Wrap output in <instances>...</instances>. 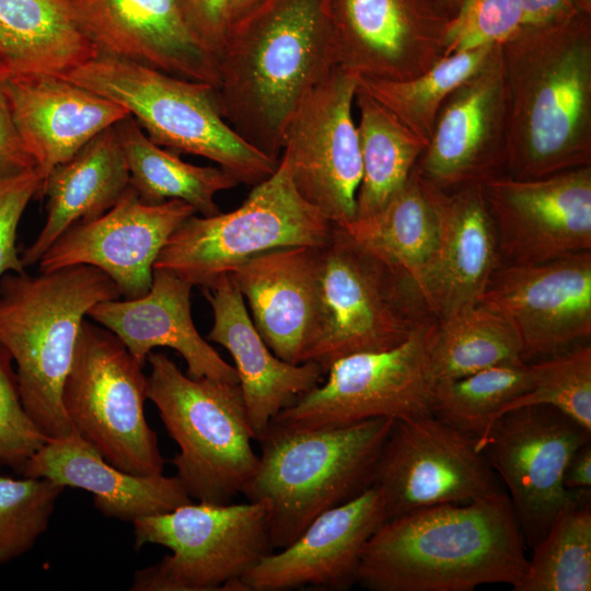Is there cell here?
I'll use <instances>...</instances> for the list:
<instances>
[{
  "label": "cell",
  "instance_id": "1",
  "mask_svg": "<svg viewBox=\"0 0 591 591\" xmlns=\"http://www.w3.org/2000/svg\"><path fill=\"white\" fill-rule=\"evenodd\" d=\"M217 63L224 119L279 159L291 115L339 65L328 0H263L232 24Z\"/></svg>",
  "mask_w": 591,
  "mask_h": 591
},
{
  "label": "cell",
  "instance_id": "2",
  "mask_svg": "<svg viewBox=\"0 0 591 591\" xmlns=\"http://www.w3.org/2000/svg\"><path fill=\"white\" fill-rule=\"evenodd\" d=\"M525 547L507 493L431 506L380 525L363 551L357 583L371 591L513 588L528 565Z\"/></svg>",
  "mask_w": 591,
  "mask_h": 591
},
{
  "label": "cell",
  "instance_id": "3",
  "mask_svg": "<svg viewBox=\"0 0 591 591\" xmlns=\"http://www.w3.org/2000/svg\"><path fill=\"white\" fill-rule=\"evenodd\" d=\"M120 297L115 282L90 265L0 278V344L16 364L24 409L48 440L74 433L61 395L84 316Z\"/></svg>",
  "mask_w": 591,
  "mask_h": 591
},
{
  "label": "cell",
  "instance_id": "4",
  "mask_svg": "<svg viewBox=\"0 0 591 591\" xmlns=\"http://www.w3.org/2000/svg\"><path fill=\"white\" fill-rule=\"evenodd\" d=\"M394 421L373 418L315 429L270 421L256 439L258 464L242 494L267 503L274 551L291 544L323 512L373 486Z\"/></svg>",
  "mask_w": 591,
  "mask_h": 591
},
{
  "label": "cell",
  "instance_id": "5",
  "mask_svg": "<svg viewBox=\"0 0 591 591\" xmlns=\"http://www.w3.org/2000/svg\"><path fill=\"white\" fill-rule=\"evenodd\" d=\"M61 77L120 104L158 146L211 160L239 184L255 186L278 166L228 124L213 84L104 54Z\"/></svg>",
  "mask_w": 591,
  "mask_h": 591
},
{
  "label": "cell",
  "instance_id": "6",
  "mask_svg": "<svg viewBox=\"0 0 591 591\" xmlns=\"http://www.w3.org/2000/svg\"><path fill=\"white\" fill-rule=\"evenodd\" d=\"M147 362V397L179 448L175 476L192 499L230 503L258 464L239 383L190 378L163 352H150Z\"/></svg>",
  "mask_w": 591,
  "mask_h": 591
},
{
  "label": "cell",
  "instance_id": "7",
  "mask_svg": "<svg viewBox=\"0 0 591 591\" xmlns=\"http://www.w3.org/2000/svg\"><path fill=\"white\" fill-rule=\"evenodd\" d=\"M320 317L304 362L324 371L348 355L402 344L434 317L415 282L334 225L318 246Z\"/></svg>",
  "mask_w": 591,
  "mask_h": 591
},
{
  "label": "cell",
  "instance_id": "8",
  "mask_svg": "<svg viewBox=\"0 0 591 591\" xmlns=\"http://www.w3.org/2000/svg\"><path fill=\"white\" fill-rule=\"evenodd\" d=\"M334 224L296 188L289 161L253 186L233 211L187 218L170 236L153 269H167L205 288L253 256L275 248L322 246Z\"/></svg>",
  "mask_w": 591,
  "mask_h": 591
},
{
  "label": "cell",
  "instance_id": "9",
  "mask_svg": "<svg viewBox=\"0 0 591 591\" xmlns=\"http://www.w3.org/2000/svg\"><path fill=\"white\" fill-rule=\"evenodd\" d=\"M135 547L172 551L135 572L134 591H246L242 578L274 552L265 501L185 503L134 522Z\"/></svg>",
  "mask_w": 591,
  "mask_h": 591
},
{
  "label": "cell",
  "instance_id": "10",
  "mask_svg": "<svg viewBox=\"0 0 591 591\" xmlns=\"http://www.w3.org/2000/svg\"><path fill=\"white\" fill-rule=\"evenodd\" d=\"M108 329L84 320L62 406L74 430L116 467L136 475L163 474L157 433L144 415L148 379Z\"/></svg>",
  "mask_w": 591,
  "mask_h": 591
},
{
  "label": "cell",
  "instance_id": "11",
  "mask_svg": "<svg viewBox=\"0 0 591 591\" xmlns=\"http://www.w3.org/2000/svg\"><path fill=\"white\" fill-rule=\"evenodd\" d=\"M436 320L420 324L396 347L336 360L324 381L271 421L288 428L315 429L373 418L403 420L431 415L434 381L429 344Z\"/></svg>",
  "mask_w": 591,
  "mask_h": 591
},
{
  "label": "cell",
  "instance_id": "12",
  "mask_svg": "<svg viewBox=\"0 0 591 591\" xmlns=\"http://www.w3.org/2000/svg\"><path fill=\"white\" fill-rule=\"evenodd\" d=\"M591 441V431L547 405L501 414L475 442L503 482L526 547L533 548L566 508L590 500V490L563 485L571 455Z\"/></svg>",
  "mask_w": 591,
  "mask_h": 591
},
{
  "label": "cell",
  "instance_id": "13",
  "mask_svg": "<svg viewBox=\"0 0 591 591\" xmlns=\"http://www.w3.org/2000/svg\"><path fill=\"white\" fill-rule=\"evenodd\" d=\"M359 76L338 65L291 115L282 151L301 196L337 227L356 220L362 176L358 129L351 107Z\"/></svg>",
  "mask_w": 591,
  "mask_h": 591
},
{
  "label": "cell",
  "instance_id": "14",
  "mask_svg": "<svg viewBox=\"0 0 591 591\" xmlns=\"http://www.w3.org/2000/svg\"><path fill=\"white\" fill-rule=\"evenodd\" d=\"M373 485L382 493L386 520L506 493L474 440L432 414L394 421Z\"/></svg>",
  "mask_w": 591,
  "mask_h": 591
},
{
  "label": "cell",
  "instance_id": "15",
  "mask_svg": "<svg viewBox=\"0 0 591 591\" xmlns=\"http://www.w3.org/2000/svg\"><path fill=\"white\" fill-rule=\"evenodd\" d=\"M506 317L531 363L591 337V251L538 264H500L478 300Z\"/></svg>",
  "mask_w": 591,
  "mask_h": 591
},
{
  "label": "cell",
  "instance_id": "16",
  "mask_svg": "<svg viewBox=\"0 0 591 591\" xmlns=\"http://www.w3.org/2000/svg\"><path fill=\"white\" fill-rule=\"evenodd\" d=\"M501 264H538L591 251L589 167L483 182Z\"/></svg>",
  "mask_w": 591,
  "mask_h": 591
},
{
  "label": "cell",
  "instance_id": "17",
  "mask_svg": "<svg viewBox=\"0 0 591 591\" xmlns=\"http://www.w3.org/2000/svg\"><path fill=\"white\" fill-rule=\"evenodd\" d=\"M195 213L178 199L146 204L129 185L104 215L68 228L40 257L39 270L94 266L115 282L125 299L142 297L170 236Z\"/></svg>",
  "mask_w": 591,
  "mask_h": 591
},
{
  "label": "cell",
  "instance_id": "18",
  "mask_svg": "<svg viewBox=\"0 0 591 591\" xmlns=\"http://www.w3.org/2000/svg\"><path fill=\"white\" fill-rule=\"evenodd\" d=\"M97 54L218 86L216 58L193 36L179 0H60Z\"/></svg>",
  "mask_w": 591,
  "mask_h": 591
},
{
  "label": "cell",
  "instance_id": "19",
  "mask_svg": "<svg viewBox=\"0 0 591 591\" xmlns=\"http://www.w3.org/2000/svg\"><path fill=\"white\" fill-rule=\"evenodd\" d=\"M385 521L384 499L373 485L316 517L291 544L263 557L242 582L246 591L347 590L357 583L367 543Z\"/></svg>",
  "mask_w": 591,
  "mask_h": 591
},
{
  "label": "cell",
  "instance_id": "20",
  "mask_svg": "<svg viewBox=\"0 0 591 591\" xmlns=\"http://www.w3.org/2000/svg\"><path fill=\"white\" fill-rule=\"evenodd\" d=\"M530 89L515 178L530 179L587 160L581 138L588 119L591 62L586 45L572 43L548 58Z\"/></svg>",
  "mask_w": 591,
  "mask_h": 591
},
{
  "label": "cell",
  "instance_id": "21",
  "mask_svg": "<svg viewBox=\"0 0 591 591\" xmlns=\"http://www.w3.org/2000/svg\"><path fill=\"white\" fill-rule=\"evenodd\" d=\"M424 182L438 216L439 232L418 291L429 312L440 318L477 303L501 260L482 183L447 196Z\"/></svg>",
  "mask_w": 591,
  "mask_h": 591
},
{
  "label": "cell",
  "instance_id": "22",
  "mask_svg": "<svg viewBox=\"0 0 591 591\" xmlns=\"http://www.w3.org/2000/svg\"><path fill=\"white\" fill-rule=\"evenodd\" d=\"M228 275L271 351L289 363H303L320 317L318 246L270 250Z\"/></svg>",
  "mask_w": 591,
  "mask_h": 591
},
{
  "label": "cell",
  "instance_id": "23",
  "mask_svg": "<svg viewBox=\"0 0 591 591\" xmlns=\"http://www.w3.org/2000/svg\"><path fill=\"white\" fill-rule=\"evenodd\" d=\"M5 85L16 130L44 178L129 115L120 104L53 73H5Z\"/></svg>",
  "mask_w": 591,
  "mask_h": 591
},
{
  "label": "cell",
  "instance_id": "24",
  "mask_svg": "<svg viewBox=\"0 0 591 591\" xmlns=\"http://www.w3.org/2000/svg\"><path fill=\"white\" fill-rule=\"evenodd\" d=\"M201 291L213 312V325L207 339L224 347L234 360L248 422L256 440L282 409L317 386L325 373L313 361L293 364L271 351L228 274Z\"/></svg>",
  "mask_w": 591,
  "mask_h": 591
},
{
  "label": "cell",
  "instance_id": "25",
  "mask_svg": "<svg viewBox=\"0 0 591 591\" xmlns=\"http://www.w3.org/2000/svg\"><path fill=\"white\" fill-rule=\"evenodd\" d=\"M193 287L171 270L154 268L144 296L99 302L88 315L112 332L143 368L153 348L169 347L183 357L188 376L239 383L234 367L200 336L194 324Z\"/></svg>",
  "mask_w": 591,
  "mask_h": 591
},
{
  "label": "cell",
  "instance_id": "26",
  "mask_svg": "<svg viewBox=\"0 0 591 591\" xmlns=\"http://www.w3.org/2000/svg\"><path fill=\"white\" fill-rule=\"evenodd\" d=\"M20 473L84 489L93 495L99 511L121 521L134 522L193 501L176 476L127 473L77 432L47 440Z\"/></svg>",
  "mask_w": 591,
  "mask_h": 591
},
{
  "label": "cell",
  "instance_id": "27",
  "mask_svg": "<svg viewBox=\"0 0 591 591\" xmlns=\"http://www.w3.org/2000/svg\"><path fill=\"white\" fill-rule=\"evenodd\" d=\"M129 170L115 125L101 131L70 160L44 178L38 197H46V222L22 254L25 267L39 262L72 224L108 211L129 186Z\"/></svg>",
  "mask_w": 591,
  "mask_h": 591
},
{
  "label": "cell",
  "instance_id": "28",
  "mask_svg": "<svg viewBox=\"0 0 591 591\" xmlns=\"http://www.w3.org/2000/svg\"><path fill=\"white\" fill-rule=\"evenodd\" d=\"M96 55L60 0H0V65L5 73L63 76Z\"/></svg>",
  "mask_w": 591,
  "mask_h": 591
},
{
  "label": "cell",
  "instance_id": "29",
  "mask_svg": "<svg viewBox=\"0 0 591 591\" xmlns=\"http://www.w3.org/2000/svg\"><path fill=\"white\" fill-rule=\"evenodd\" d=\"M339 65L358 76L401 79L416 0H328Z\"/></svg>",
  "mask_w": 591,
  "mask_h": 591
},
{
  "label": "cell",
  "instance_id": "30",
  "mask_svg": "<svg viewBox=\"0 0 591 591\" xmlns=\"http://www.w3.org/2000/svg\"><path fill=\"white\" fill-rule=\"evenodd\" d=\"M129 170V185L146 204L178 199L202 217L218 215L217 193L239 183L220 166L184 162L154 143L129 114L115 125Z\"/></svg>",
  "mask_w": 591,
  "mask_h": 591
},
{
  "label": "cell",
  "instance_id": "31",
  "mask_svg": "<svg viewBox=\"0 0 591 591\" xmlns=\"http://www.w3.org/2000/svg\"><path fill=\"white\" fill-rule=\"evenodd\" d=\"M461 86L443 111L419 175L440 187L482 178L489 165L485 147L494 118L498 84L490 77Z\"/></svg>",
  "mask_w": 591,
  "mask_h": 591
},
{
  "label": "cell",
  "instance_id": "32",
  "mask_svg": "<svg viewBox=\"0 0 591 591\" xmlns=\"http://www.w3.org/2000/svg\"><path fill=\"white\" fill-rule=\"evenodd\" d=\"M344 230L367 251L404 271L418 288L437 247L439 223L427 186L414 169L381 211Z\"/></svg>",
  "mask_w": 591,
  "mask_h": 591
},
{
  "label": "cell",
  "instance_id": "33",
  "mask_svg": "<svg viewBox=\"0 0 591 591\" xmlns=\"http://www.w3.org/2000/svg\"><path fill=\"white\" fill-rule=\"evenodd\" d=\"M429 359L434 383L497 366L526 363L512 324L479 302L436 320Z\"/></svg>",
  "mask_w": 591,
  "mask_h": 591
},
{
  "label": "cell",
  "instance_id": "34",
  "mask_svg": "<svg viewBox=\"0 0 591 591\" xmlns=\"http://www.w3.org/2000/svg\"><path fill=\"white\" fill-rule=\"evenodd\" d=\"M357 126L362 176L356 198V220L381 211L405 186L421 150V138L389 108L358 85Z\"/></svg>",
  "mask_w": 591,
  "mask_h": 591
},
{
  "label": "cell",
  "instance_id": "35",
  "mask_svg": "<svg viewBox=\"0 0 591 591\" xmlns=\"http://www.w3.org/2000/svg\"><path fill=\"white\" fill-rule=\"evenodd\" d=\"M529 363L505 364L433 385L431 414L474 442L505 406L530 390Z\"/></svg>",
  "mask_w": 591,
  "mask_h": 591
},
{
  "label": "cell",
  "instance_id": "36",
  "mask_svg": "<svg viewBox=\"0 0 591 591\" xmlns=\"http://www.w3.org/2000/svg\"><path fill=\"white\" fill-rule=\"evenodd\" d=\"M514 591L591 590V505L578 502L563 510L532 548Z\"/></svg>",
  "mask_w": 591,
  "mask_h": 591
},
{
  "label": "cell",
  "instance_id": "37",
  "mask_svg": "<svg viewBox=\"0 0 591 591\" xmlns=\"http://www.w3.org/2000/svg\"><path fill=\"white\" fill-rule=\"evenodd\" d=\"M490 50L491 47H482L448 55L425 74L413 79L359 76V88L418 136V131L431 126L441 101L482 71Z\"/></svg>",
  "mask_w": 591,
  "mask_h": 591
},
{
  "label": "cell",
  "instance_id": "38",
  "mask_svg": "<svg viewBox=\"0 0 591 591\" xmlns=\"http://www.w3.org/2000/svg\"><path fill=\"white\" fill-rule=\"evenodd\" d=\"M529 364L530 390L505 406L500 415L522 406L547 405L591 431V346L583 344Z\"/></svg>",
  "mask_w": 591,
  "mask_h": 591
},
{
  "label": "cell",
  "instance_id": "39",
  "mask_svg": "<svg viewBox=\"0 0 591 591\" xmlns=\"http://www.w3.org/2000/svg\"><path fill=\"white\" fill-rule=\"evenodd\" d=\"M65 487L39 477L0 476V564L27 553L46 531Z\"/></svg>",
  "mask_w": 591,
  "mask_h": 591
},
{
  "label": "cell",
  "instance_id": "40",
  "mask_svg": "<svg viewBox=\"0 0 591 591\" xmlns=\"http://www.w3.org/2000/svg\"><path fill=\"white\" fill-rule=\"evenodd\" d=\"M521 28L520 0H462L445 32L447 56L493 47Z\"/></svg>",
  "mask_w": 591,
  "mask_h": 591
},
{
  "label": "cell",
  "instance_id": "41",
  "mask_svg": "<svg viewBox=\"0 0 591 591\" xmlns=\"http://www.w3.org/2000/svg\"><path fill=\"white\" fill-rule=\"evenodd\" d=\"M12 357L0 344V464L21 472L48 440L25 412Z\"/></svg>",
  "mask_w": 591,
  "mask_h": 591
},
{
  "label": "cell",
  "instance_id": "42",
  "mask_svg": "<svg viewBox=\"0 0 591 591\" xmlns=\"http://www.w3.org/2000/svg\"><path fill=\"white\" fill-rule=\"evenodd\" d=\"M44 176L38 167L30 169L0 182V278L25 274L15 247L19 222L33 197H38Z\"/></svg>",
  "mask_w": 591,
  "mask_h": 591
},
{
  "label": "cell",
  "instance_id": "43",
  "mask_svg": "<svg viewBox=\"0 0 591 591\" xmlns=\"http://www.w3.org/2000/svg\"><path fill=\"white\" fill-rule=\"evenodd\" d=\"M179 5L193 36L217 60L232 26L231 0H179Z\"/></svg>",
  "mask_w": 591,
  "mask_h": 591
},
{
  "label": "cell",
  "instance_id": "44",
  "mask_svg": "<svg viewBox=\"0 0 591 591\" xmlns=\"http://www.w3.org/2000/svg\"><path fill=\"white\" fill-rule=\"evenodd\" d=\"M33 167L37 166L16 130L0 65V182Z\"/></svg>",
  "mask_w": 591,
  "mask_h": 591
},
{
  "label": "cell",
  "instance_id": "45",
  "mask_svg": "<svg viewBox=\"0 0 591 591\" xmlns=\"http://www.w3.org/2000/svg\"><path fill=\"white\" fill-rule=\"evenodd\" d=\"M523 27H543L569 18L573 0H520Z\"/></svg>",
  "mask_w": 591,
  "mask_h": 591
},
{
  "label": "cell",
  "instance_id": "46",
  "mask_svg": "<svg viewBox=\"0 0 591 591\" xmlns=\"http://www.w3.org/2000/svg\"><path fill=\"white\" fill-rule=\"evenodd\" d=\"M563 485L569 491L591 488V443L581 445L570 457L563 476Z\"/></svg>",
  "mask_w": 591,
  "mask_h": 591
},
{
  "label": "cell",
  "instance_id": "47",
  "mask_svg": "<svg viewBox=\"0 0 591 591\" xmlns=\"http://www.w3.org/2000/svg\"><path fill=\"white\" fill-rule=\"evenodd\" d=\"M263 0H231V19L232 24L248 13Z\"/></svg>",
  "mask_w": 591,
  "mask_h": 591
},
{
  "label": "cell",
  "instance_id": "48",
  "mask_svg": "<svg viewBox=\"0 0 591 591\" xmlns=\"http://www.w3.org/2000/svg\"><path fill=\"white\" fill-rule=\"evenodd\" d=\"M449 1H456V0H449Z\"/></svg>",
  "mask_w": 591,
  "mask_h": 591
}]
</instances>
